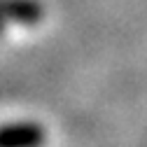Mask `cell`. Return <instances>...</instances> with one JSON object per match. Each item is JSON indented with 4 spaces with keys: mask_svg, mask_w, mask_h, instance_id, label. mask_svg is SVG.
Here are the masks:
<instances>
[{
    "mask_svg": "<svg viewBox=\"0 0 147 147\" xmlns=\"http://www.w3.org/2000/svg\"><path fill=\"white\" fill-rule=\"evenodd\" d=\"M45 140V128L33 121L0 126V147H42Z\"/></svg>",
    "mask_w": 147,
    "mask_h": 147,
    "instance_id": "6da1fadb",
    "label": "cell"
},
{
    "mask_svg": "<svg viewBox=\"0 0 147 147\" xmlns=\"http://www.w3.org/2000/svg\"><path fill=\"white\" fill-rule=\"evenodd\" d=\"M3 30H5V19L0 16V35H3Z\"/></svg>",
    "mask_w": 147,
    "mask_h": 147,
    "instance_id": "3957f363",
    "label": "cell"
},
{
    "mask_svg": "<svg viewBox=\"0 0 147 147\" xmlns=\"http://www.w3.org/2000/svg\"><path fill=\"white\" fill-rule=\"evenodd\" d=\"M0 16L5 21L30 26L45 16V9L38 0H0Z\"/></svg>",
    "mask_w": 147,
    "mask_h": 147,
    "instance_id": "7a4b0ae2",
    "label": "cell"
}]
</instances>
